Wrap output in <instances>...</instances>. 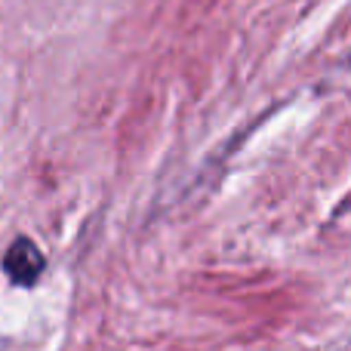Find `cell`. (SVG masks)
I'll list each match as a JSON object with an SVG mask.
<instances>
[{
  "label": "cell",
  "instance_id": "cell-1",
  "mask_svg": "<svg viewBox=\"0 0 351 351\" xmlns=\"http://www.w3.org/2000/svg\"><path fill=\"white\" fill-rule=\"evenodd\" d=\"M43 268H47V259H43V253L37 250V243L28 241V237H16V241L10 243V250L3 253V271L10 274V280L19 287L37 284Z\"/></svg>",
  "mask_w": 351,
  "mask_h": 351
}]
</instances>
